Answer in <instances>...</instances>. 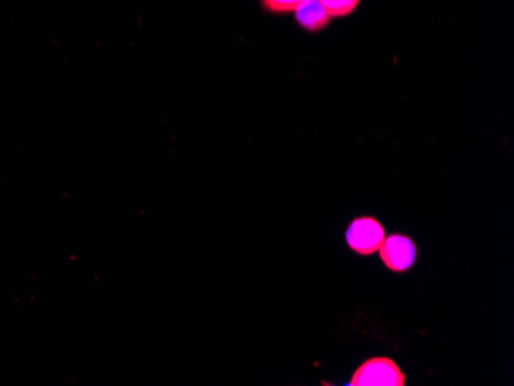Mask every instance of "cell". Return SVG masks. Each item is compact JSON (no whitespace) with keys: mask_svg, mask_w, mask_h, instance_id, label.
Instances as JSON below:
<instances>
[{"mask_svg":"<svg viewBox=\"0 0 514 386\" xmlns=\"http://www.w3.org/2000/svg\"><path fill=\"white\" fill-rule=\"evenodd\" d=\"M378 253L388 270L402 274L414 267L418 257V247L407 234L393 233L385 236Z\"/></svg>","mask_w":514,"mask_h":386,"instance_id":"cell-3","label":"cell"},{"mask_svg":"<svg viewBox=\"0 0 514 386\" xmlns=\"http://www.w3.org/2000/svg\"><path fill=\"white\" fill-rule=\"evenodd\" d=\"M293 13L298 24L307 31L324 30L331 19L321 0H305Z\"/></svg>","mask_w":514,"mask_h":386,"instance_id":"cell-4","label":"cell"},{"mask_svg":"<svg viewBox=\"0 0 514 386\" xmlns=\"http://www.w3.org/2000/svg\"><path fill=\"white\" fill-rule=\"evenodd\" d=\"M385 228L378 219L371 216L356 217L348 225L345 240L348 248L359 256H373L384 242Z\"/></svg>","mask_w":514,"mask_h":386,"instance_id":"cell-2","label":"cell"},{"mask_svg":"<svg viewBox=\"0 0 514 386\" xmlns=\"http://www.w3.org/2000/svg\"><path fill=\"white\" fill-rule=\"evenodd\" d=\"M261 2L271 13H291L305 0H261Z\"/></svg>","mask_w":514,"mask_h":386,"instance_id":"cell-6","label":"cell"},{"mask_svg":"<svg viewBox=\"0 0 514 386\" xmlns=\"http://www.w3.org/2000/svg\"><path fill=\"white\" fill-rule=\"evenodd\" d=\"M330 17H344L358 8L359 0H321Z\"/></svg>","mask_w":514,"mask_h":386,"instance_id":"cell-5","label":"cell"},{"mask_svg":"<svg viewBox=\"0 0 514 386\" xmlns=\"http://www.w3.org/2000/svg\"><path fill=\"white\" fill-rule=\"evenodd\" d=\"M407 377L390 357H371L351 377L350 386H405Z\"/></svg>","mask_w":514,"mask_h":386,"instance_id":"cell-1","label":"cell"}]
</instances>
